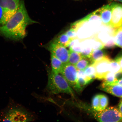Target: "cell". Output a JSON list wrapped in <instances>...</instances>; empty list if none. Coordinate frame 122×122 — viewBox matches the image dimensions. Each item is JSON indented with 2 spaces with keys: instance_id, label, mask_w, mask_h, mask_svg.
<instances>
[{
  "instance_id": "13",
  "label": "cell",
  "mask_w": 122,
  "mask_h": 122,
  "mask_svg": "<svg viewBox=\"0 0 122 122\" xmlns=\"http://www.w3.org/2000/svg\"><path fill=\"white\" fill-rule=\"evenodd\" d=\"M100 13L102 24L105 25H111L112 16L111 4L104 6L100 8Z\"/></svg>"
},
{
  "instance_id": "27",
  "label": "cell",
  "mask_w": 122,
  "mask_h": 122,
  "mask_svg": "<svg viewBox=\"0 0 122 122\" xmlns=\"http://www.w3.org/2000/svg\"><path fill=\"white\" fill-rule=\"evenodd\" d=\"M109 104V100L106 95L100 94V111L104 110L106 109Z\"/></svg>"
},
{
  "instance_id": "29",
  "label": "cell",
  "mask_w": 122,
  "mask_h": 122,
  "mask_svg": "<svg viewBox=\"0 0 122 122\" xmlns=\"http://www.w3.org/2000/svg\"><path fill=\"white\" fill-rule=\"evenodd\" d=\"M122 79V71H121L115 73L114 74V85L117 82Z\"/></svg>"
},
{
  "instance_id": "12",
  "label": "cell",
  "mask_w": 122,
  "mask_h": 122,
  "mask_svg": "<svg viewBox=\"0 0 122 122\" xmlns=\"http://www.w3.org/2000/svg\"><path fill=\"white\" fill-rule=\"evenodd\" d=\"M84 18L97 32L103 24L100 16V9L90 14Z\"/></svg>"
},
{
  "instance_id": "9",
  "label": "cell",
  "mask_w": 122,
  "mask_h": 122,
  "mask_svg": "<svg viewBox=\"0 0 122 122\" xmlns=\"http://www.w3.org/2000/svg\"><path fill=\"white\" fill-rule=\"evenodd\" d=\"M112 60L107 55L101 60L93 63L96 69V79L103 80L109 72L110 63Z\"/></svg>"
},
{
  "instance_id": "28",
  "label": "cell",
  "mask_w": 122,
  "mask_h": 122,
  "mask_svg": "<svg viewBox=\"0 0 122 122\" xmlns=\"http://www.w3.org/2000/svg\"><path fill=\"white\" fill-rule=\"evenodd\" d=\"M70 39L73 40L77 38V34L74 28L71 27L69 30L65 33Z\"/></svg>"
},
{
  "instance_id": "20",
  "label": "cell",
  "mask_w": 122,
  "mask_h": 122,
  "mask_svg": "<svg viewBox=\"0 0 122 122\" xmlns=\"http://www.w3.org/2000/svg\"><path fill=\"white\" fill-rule=\"evenodd\" d=\"M114 73L109 71L103 79L102 83L100 87H102L108 85H113L114 83Z\"/></svg>"
},
{
  "instance_id": "32",
  "label": "cell",
  "mask_w": 122,
  "mask_h": 122,
  "mask_svg": "<svg viewBox=\"0 0 122 122\" xmlns=\"http://www.w3.org/2000/svg\"><path fill=\"white\" fill-rule=\"evenodd\" d=\"M114 85H118L122 86V79L121 80L117 82Z\"/></svg>"
},
{
  "instance_id": "18",
  "label": "cell",
  "mask_w": 122,
  "mask_h": 122,
  "mask_svg": "<svg viewBox=\"0 0 122 122\" xmlns=\"http://www.w3.org/2000/svg\"><path fill=\"white\" fill-rule=\"evenodd\" d=\"M68 63L75 65L83 57L80 53L70 50Z\"/></svg>"
},
{
  "instance_id": "1",
  "label": "cell",
  "mask_w": 122,
  "mask_h": 122,
  "mask_svg": "<svg viewBox=\"0 0 122 122\" xmlns=\"http://www.w3.org/2000/svg\"><path fill=\"white\" fill-rule=\"evenodd\" d=\"M36 22L30 18L24 1L21 0L16 13L6 23L0 26V36L13 40H21L26 36L27 26Z\"/></svg>"
},
{
  "instance_id": "16",
  "label": "cell",
  "mask_w": 122,
  "mask_h": 122,
  "mask_svg": "<svg viewBox=\"0 0 122 122\" xmlns=\"http://www.w3.org/2000/svg\"><path fill=\"white\" fill-rule=\"evenodd\" d=\"M51 71L53 73L60 74L64 64L52 54H51Z\"/></svg>"
},
{
  "instance_id": "23",
  "label": "cell",
  "mask_w": 122,
  "mask_h": 122,
  "mask_svg": "<svg viewBox=\"0 0 122 122\" xmlns=\"http://www.w3.org/2000/svg\"><path fill=\"white\" fill-rule=\"evenodd\" d=\"M114 38L116 45L122 48V27L116 29Z\"/></svg>"
},
{
  "instance_id": "2",
  "label": "cell",
  "mask_w": 122,
  "mask_h": 122,
  "mask_svg": "<svg viewBox=\"0 0 122 122\" xmlns=\"http://www.w3.org/2000/svg\"><path fill=\"white\" fill-rule=\"evenodd\" d=\"M30 120L26 111L11 98L7 106L0 112V121L27 122Z\"/></svg>"
},
{
  "instance_id": "6",
  "label": "cell",
  "mask_w": 122,
  "mask_h": 122,
  "mask_svg": "<svg viewBox=\"0 0 122 122\" xmlns=\"http://www.w3.org/2000/svg\"><path fill=\"white\" fill-rule=\"evenodd\" d=\"M20 1V0H0V7L3 12L0 26L6 23L16 13Z\"/></svg>"
},
{
  "instance_id": "8",
  "label": "cell",
  "mask_w": 122,
  "mask_h": 122,
  "mask_svg": "<svg viewBox=\"0 0 122 122\" xmlns=\"http://www.w3.org/2000/svg\"><path fill=\"white\" fill-rule=\"evenodd\" d=\"M49 50L52 54L64 64L68 63L69 51L66 47L54 41L50 44Z\"/></svg>"
},
{
  "instance_id": "33",
  "label": "cell",
  "mask_w": 122,
  "mask_h": 122,
  "mask_svg": "<svg viewBox=\"0 0 122 122\" xmlns=\"http://www.w3.org/2000/svg\"><path fill=\"white\" fill-rule=\"evenodd\" d=\"M109 0L110 1H119V2H120L122 3V0Z\"/></svg>"
},
{
  "instance_id": "24",
  "label": "cell",
  "mask_w": 122,
  "mask_h": 122,
  "mask_svg": "<svg viewBox=\"0 0 122 122\" xmlns=\"http://www.w3.org/2000/svg\"><path fill=\"white\" fill-rule=\"evenodd\" d=\"M93 50L102 49L104 48V46L101 41L94 36L91 37Z\"/></svg>"
},
{
  "instance_id": "7",
  "label": "cell",
  "mask_w": 122,
  "mask_h": 122,
  "mask_svg": "<svg viewBox=\"0 0 122 122\" xmlns=\"http://www.w3.org/2000/svg\"><path fill=\"white\" fill-rule=\"evenodd\" d=\"M94 114L97 121L101 122H122V116L118 109L110 107L103 111H97Z\"/></svg>"
},
{
  "instance_id": "22",
  "label": "cell",
  "mask_w": 122,
  "mask_h": 122,
  "mask_svg": "<svg viewBox=\"0 0 122 122\" xmlns=\"http://www.w3.org/2000/svg\"><path fill=\"white\" fill-rule=\"evenodd\" d=\"M84 71L87 77L91 80L93 81L96 79V69L93 64L88 66Z\"/></svg>"
},
{
  "instance_id": "31",
  "label": "cell",
  "mask_w": 122,
  "mask_h": 122,
  "mask_svg": "<svg viewBox=\"0 0 122 122\" xmlns=\"http://www.w3.org/2000/svg\"><path fill=\"white\" fill-rule=\"evenodd\" d=\"M118 109L122 116V99L120 101L119 103Z\"/></svg>"
},
{
  "instance_id": "11",
  "label": "cell",
  "mask_w": 122,
  "mask_h": 122,
  "mask_svg": "<svg viewBox=\"0 0 122 122\" xmlns=\"http://www.w3.org/2000/svg\"><path fill=\"white\" fill-rule=\"evenodd\" d=\"M116 30L111 25H105L103 24L94 36L102 43L104 46L106 43L114 38Z\"/></svg>"
},
{
  "instance_id": "30",
  "label": "cell",
  "mask_w": 122,
  "mask_h": 122,
  "mask_svg": "<svg viewBox=\"0 0 122 122\" xmlns=\"http://www.w3.org/2000/svg\"><path fill=\"white\" fill-rule=\"evenodd\" d=\"M115 60L118 62L122 71V54L120 55L116 58Z\"/></svg>"
},
{
  "instance_id": "17",
  "label": "cell",
  "mask_w": 122,
  "mask_h": 122,
  "mask_svg": "<svg viewBox=\"0 0 122 122\" xmlns=\"http://www.w3.org/2000/svg\"><path fill=\"white\" fill-rule=\"evenodd\" d=\"M107 56L102 49L93 50L91 53L90 59L92 64L100 61Z\"/></svg>"
},
{
  "instance_id": "26",
  "label": "cell",
  "mask_w": 122,
  "mask_h": 122,
  "mask_svg": "<svg viewBox=\"0 0 122 122\" xmlns=\"http://www.w3.org/2000/svg\"><path fill=\"white\" fill-rule=\"evenodd\" d=\"M100 94H97L93 97L92 105L93 109L96 111H100Z\"/></svg>"
},
{
  "instance_id": "21",
  "label": "cell",
  "mask_w": 122,
  "mask_h": 122,
  "mask_svg": "<svg viewBox=\"0 0 122 122\" xmlns=\"http://www.w3.org/2000/svg\"><path fill=\"white\" fill-rule=\"evenodd\" d=\"M92 64L89 58L83 57L75 66L77 70H84Z\"/></svg>"
},
{
  "instance_id": "3",
  "label": "cell",
  "mask_w": 122,
  "mask_h": 122,
  "mask_svg": "<svg viewBox=\"0 0 122 122\" xmlns=\"http://www.w3.org/2000/svg\"><path fill=\"white\" fill-rule=\"evenodd\" d=\"M47 88L52 94L65 93L74 97V91L63 76L51 71L48 72Z\"/></svg>"
},
{
  "instance_id": "15",
  "label": "cell",
  "mask_w": 122,
  "mask_h": 122,
  "mask_svg": "<svg viewBox=\"0 0 122 122\" xmlns=\"http://www.w3.org/2000/svg\"><path fill=\"white\" fill-rule=\"evenodd\" d=\"M100 88L108 93L122 98V86L121 85H109Z\"/></svg>"
},
{
  "instance_id": "4",
  "label": "cell",
  "mask_w": 122,
  "mask_h": 122,
  "mask_svg": "<svg viewBox=\"0 0 122 122\" xmlns=\"http://www.w3.org/2000/svg\"><path fill=\"white\" fill-rule=\"evenodd\" d=\"M71 27L75 30L77 38L81 40L92 37L97 32L84 18L73 24Z\"/></svg>"
},
{
  "instance_id": "19",
  "label": "cell",
  "mask_w": 122,
  "mask_h": 122,
  "mask_svg": "<svg viewBox=\"0 0 122 122\" xmlns=\"http://www.w3.org/2000/svg\"><path fill=\"white\" fill-rule=\"evenodd\" d=\"M72 40L65 33L61 35L54 41L64 46L67 47L69 46Z\"/></svg>"
},
{
  "instance_id": "25",
  "label": "cell",
  "mask_w": 122,
  "mask_h": 122,
  "mask_svg": "<svg viewBox=\"0 0 122 122\" xmlns=\"http://www.w3.org/2000/svg\"><path fill=\"white\" fill-rule=\"evenodd\" d=\"M121 71V67L118 62L115 60H111L110 63L109 71L115 74Z\"/></svg>"
},
{
  "instance_id": "10",
  "label": "cell",
  "mask_w": 122,
  "mask_h": 122,
  "mask_svg": "<svg viewBox=\"0 0 122 122\" xmlns=\"http://www.w3.org/2000/svg\"><path fill=\"white\" fill-rule=\"evenodd\" d=\"M112 16L111 26L115 29L122 27V5L117 3L111 4Z\"/></svg>"
},
{
  "instance_id": "14",
  "label": "cell",
  "mask_w": 122,
  "mask_h": 122,
  "mask_svg": "<svg viewBox=\"0 0 122 122\" xmlns=\"http://www.w3.org/2000/svg\"><path fill=\"white\" fill-rule=\"evenodd\" d=\"M81 45L82 52L81 53L82 56L90 58L93 50L91 37L81 40Z\"/></svg>"
},
{
  "instance_id": "5",
  "label": "cell",
  "mask_w": 122,
  "mask_h": 122,
  "mask_svg": "<svg viewBox=\"0 0 122 122\" xmlns=\"http://www.w3.org/2000/svg\"><path fill=\"white\" fill-rule=\"evenodd\" d=\"M68 84L77 92H80L82 89L79 85L77 78V70L75 66L68 63L64 65L60 73Z\"/></svg>"
}]
</instances>
